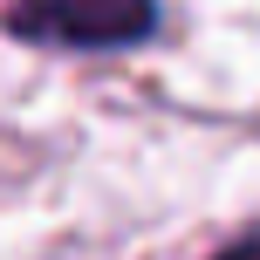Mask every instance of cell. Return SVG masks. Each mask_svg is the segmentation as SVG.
Segmentation results:
<instances>
[{
	"label": "cell",
	"mask_w": 260,
	"mask_h": 260,
	"mask_svg": "<svg viewBox=\"0 0 260 260\" xmlns=\"http://www.w3.org/2000/svg\"><path fill=\"white\" fill-rule=\"evenodd\" d=\"M151 21V0H7V27L41 48H130Z\"/></svg>",
	"instance_id": "1"
},
{
	"label": "cell",
	"mask_w": 260,
	"mask_h": 260,
	"mask_svg": "<svg viewBox=\"0 0 260 260\" xmlns=\"http://www.w3.org/2000/svg\"><path fill=\"white\" fill-rule=\"evenodd\" d=\"M219 260H260V233H253V240H240V247H226Z\"/></svg>",
	"instance_id": "2"
}]
</instances>
